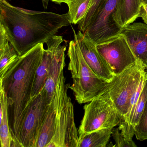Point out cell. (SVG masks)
Segmentation results:
<instances>
[{"mask_svg":"<svg viewBox=\"0 0 147 147\" xmlns=\"http://www.w3.org/2000/svg\"><path fill=\"white\" fill-rule=\"evenodd\" d=\"M45 49L44 44L20 56L2 78L0 85L7 97L12 147H19V138L32 94L37 69L42 62Z\"/></svg>","mask_w":147,"mask_h":147,"instance_id":"7a4b0ae2","label":"cell"},{"mask_svg":"<svg viewBox=\"0 0 147 147\" xmlns=\"http://www.w3.org/2000/svg\"><path fill=\"white\" fill-rule=\"evenodd\" d=\"M134 133L138 140H147V100L139 122L134 128Z\"/></svg>","mask_w":147,"mask_h":147,"instance_id":"7402d4cb","label":"cell"},{"mask_svg":"<svg viewBox=\"0 0 147 147\" xmlns=\"http://www.w3.org/2000/svg\"><path fill=\"white\" fill-rule=\"evenodd\" d=\"M96 47L115 76L122 73L137 60L121 34L96 45Z\"/></svg>","mask_w":147,"mask_h":147,"instance_id":"9c48e42d","label":"cell"},{"mask_svg":"<svg viewBox=\"0 0 147 147\" xmlns=\"http://www.w3.org/2000/svg\"><path fill=\"white\" fill-rule=\"evenodd\" d=\"M120 34L125 38L137 59L145 67L147 62V25L132 23L124 27Z\"/></svg>","mask_w":147,"mask_h":147,"instance_id":"7c38bea8","label":"cell"},{"mask_svg":"<svg viewBox=\"0 0 147 147\" xmlns=\"http://www.w3.org/2000/svg\"><path fill=\"white\" fill-rule=\"evenodd\" d=\"M145 69H146V71H147V63H146V65H145Z\"/></svg>","mask_w":147,"mask_h":147,"instance_id":"4316f807","label":"cell"},{"mask_svg":"<svg viewBox=\"0 0 147 147\" xmlns=\"http://www.w3.org/2000/svg\"><path fill=\"white\" fill-rule=\"evenodd\" d=\"M84 114L78 130L79 136L94 131L119 125L122 118L104 93L84 107Z\"/></svg>","mask_w":147,"mask_h":147,"instance_id":"8992f818","label":"cell"},{"mask_svg":"<svg viewBox=\"0 0 147 147\" xmlns=\"http://www.w3.org/2000/svg\"><path fill=\"white\" fill-rule=\"evenodd\" d=\"M142 4L147 5V0H142Z\"/></svg>","mask_w":147,"mask_h":147,"instance_id":"484cf974","label":"cell"},{"mask_svg":"<svg viewBox=\"0 0 147 147\" xmlns=\"http://www.w3.org/2000/svg\"><path fill=\"white\" fill-rule=\"evenodd\" d=\"M107 0H93L90 9L86 17L78 24V29L84 32L92 24L100 12Z\"/></svg>","mask_w":147,"mask_h":147,"instance_id":"44dd1931","label":"cell"},{"mask_svg":"<svg viewBox=\"0 0 147 147\" xmlns=\"http://www.w3.org/2000/svg\"><path fill=\"white\" fill-rule=\"evenodd\" d=\"M113 129L104 128L79 136L78 147H106Z\"/></svg>","mask_w":147,"mask_h":147,"instance_id":"e0dca14e","label":"cell"},{"mask_svg":"<svg viewBox=\"0 0 147 147\" xmlns=\"http://www.w3.org/2000/svg\"><path fill=\"white\" fill-rule=\"evenodd\" d=\"M120 0H107L93 22L83 32L96 45L117 36L123 27L119 22Z\"/></svg>","mask_w":147,"mask_h":147,"instance_id":"ba28073f","label":"cell"},{"mask_svg":"<svg viewBox=\"0 0 147 147\" xmlns=\"http://www.w3.org/2000/svg\"><path fill=\"white\" fill-rule=\"evenodd\" d=\"M63 42L62 36L55 35L46 42L47 47L51 51V59L49 75L44 87L42 90L45 94L49 105L54 98L59 76L66 65L65 51L67 45H62Z\"/></svg>","mask_w":147,"mask_h":147,"instance_id":"30bf717a","label":"cell"},{"mask_svg":"<svg viewBox=\"0 0 147 147\" xmlns=\"http://www.w3.org/2000/svg\"><path fill=\"white\" fill-rule=\"evenodd\" d=\"M67 0H51V1L58 4H61V3H65Z\"/></svg>","mask_w":147,"mask_h":147,"instance_id":"d4e9b609","label":"cell"},{"mask_svg":"<svg viewBox=\"0 0 147 147\" xmlns=\"http://www.w3.org/2000/svg\"><path fill=\"white\" fill-rule=\"evenodd\" d=\"M144 65L139 60L109 82L105 93L109 97L122 118L124 119L129 106L130 100L138 86L141 76L145 70Z\"/></svg>","mask_w":147,"mask_h":147,"instance_id":"5b68a950","label":"cell"},{"mask_svg":"<svg viewBox=\"0 0 147 147\" xmlns=\"http://www.w3.org/2000/svg\"><path fill=\"white\" fill-rule=\"evenodd\" d=\"M58 81L60 94L55 134L47 147H78L79 136L74 120V107L67 90L70 84H65L63 70Z\"/></svg>","mask_w":147,"mask_h":147,"instance_id":"277c9868","label":"cell"},{"mask_svg":"<svg viewBox=\"0 0 147 147\" xmlns=\"http://www.w3.org/2000/svg\"><path fill=\"white\" fill-rule=\"evenodd\" d=\"M142 0H120L119 22L121 27L133 23L138 18Z\"/></svg>","mask_w":147,"mask_h":147,"instance_id":"2e32d148","label":"cell"},{"mask_svg":"<svg viewBox=\"0 0 147 147\" xmlns=\"http://www.w3.org/2000/svg\"><path fill=\"white\" fill-rule=\"evenodd\" d=\"M147 100V77L140 94L139 99L136 105L133 115L129 123V133L131 137L134 136V129L137 125L144 110Z\"/></svg>","mask_w":147,"mask_h":147,"instance_id":"ffe728a7","label":"cell"},{"mask_svg":"<svg viewBox=\"0 0 147 147\" xmlns=\"http://www.w3.org/2000/svg\"><path fill=\"white\" fill-rule=\"evenodd\" d=\"M68 14L27 10L0 0V25L20 56L46 42L69 25Z\"/></svg>","mask_w":147,"mask_h":147,"instance_id":"6da1fadb","label":"cell"},{"mask_svg":"<svg viewBox=\"0 0 147 147\" xmlns=\"http://www.w3.org/2000/svg\"><path fill=\"white\" fill-rule=\"evenodd\" d=\"M49 105L42 90L32 98L21 125L19 147H35Z\"/></svg>","mask_w":147,"mask_h":147,"instance_id":"52a82bcc","label":"cell"},{"mask_svg":"<svg viewBox=\"0 0 147 147\" xmlns=\"http://www.w3.org/2000/svg\"><path fill=\"white\" fill-rule=\"evenodd\" d=\"M93 0H67L65 2L69 11L70 24H78L86 16Z\"/></svg>","mask_w":147,"mask_h":147,"instance_id":"d6986e66","label":"cell"},{"mask_svg":"<svg viewBox=\"0 0 147 147\" xmlns=\"http://www.w3.org/2000/svg\"><path fill=\"white\" fill-rule=\"evenodd\" d=\"M142 19L144 22L147 25V5L142 4L140 8L138 18Z\"/></svg>","mask_w":147,"mask_h":147,"instance_id":"cb8c5ba5","label":"cell"},{"mask_svg":"<svg viewBox=\"0 0 147 147\" xmlns=\"http://www.w3.org/2000/svg\"><path fill=\"white\" fill-rule=\"evenodd\" d=\"M60 83L57 81L54 98L49 105L35 147H47L54 136L56 125Z\"/></svg>","mask_w":147,"mask_h":147,"instance_id":"4fadbf2b","label":"cell"},{"mask_svg":"<svg viewBox=\"0 0 147 147\" xmlns=\"http://www.w3.org/2000/svg\"><path fill=\"white\" fill-rule=\"evenodd\" d=\"M68 65L73 83L69 86L79 104L88 103L106 92L109 82L100 78L85 61L75 39L69 42Z\"/></svg>","mask_w":147,"mask_h":147,"instance_id":"3957f363","label":"cell"},{"mask_svg":"<svg viewBox=\"0 0 147 147\" xmlns=\"http://www.w3.org/2000/svg\"><path fill=\"white\" fill-rule=\"evenodd\" d=\"M113 138L115 142V147H136L137 145L134 142L128 141L120 131L119 127L113 129L112 131Z\"/></svg>","mask_w":147,"mask_h":147,"instance_id":"603a6c76","label":"cell"},{"mask_svg":"<svg viewBox=\"0 0 147 147\" xmlns=\"http://www.w3.org/2000/svg\"><path fill=\"white\" fill-rule=\"evenodd\" d=\"M19 57L9 42L3 26L0 25V78L3 77Z\"/></svg>","mask_w":147,"mask_h":147,"instance_id":"5bb4252c","label":"cell"},{"mask_svg":"<svg viewBox=\"0 0 147 147\" xmlns=\"http://www.w3.org/2000/svg\"><path fill=\"white\" fill-rule=\"evenodd\" d=\"M74 37L78 43L85 61L91 69L97 76L110 82L115 75L98 51L96 44L80 30L76 33L74 32Z\"/></svg>","mask_w":147,"mask_h":147,"instance_id":"8fae6325","label":"cell"},{"mask_svg":"<svg viewBox=\"0 0 147 147\" xmlns=\"http://www.w3.org/2000/svg\"><path fill=\"white\" fill-rule=\"evenodd\" d=\"M51 59V51L47 47L46 49H45L42 62L36 72L32 94V98L38 95L44 87L49 75Z\"/></svg>","mask_w":147,"mask_h":147,"instance_id":"ac0fdd59","label":"cell"},{"mask_svg":"<svg viewBox=\"0 0 147 147\" xmlns=\"http://www.w3.org/2000/svg\"><path fill=\"white\" fill-rule=\"evenodd\" d=\"M0 140L1 147H12L13 140L10 131L7 97L0 85Z\"/></svg>","mask_w":147,"mask_h":147,"instance_id":"9a60e30c","label":"cell"}]
</instances>
